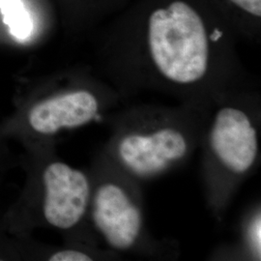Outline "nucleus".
Returning <instances> with one entry per match:
<instances>
[{
	"mask_svg": "<svg viewBox=\"0 0 261 261\" xmlns=\"http://www.w3.org/2000/svg\"><path fill=\"white\" fill-rule=\"evenodd\" d=\"M151 57L161 74L177 84H193L205 75L209 46L203 20L184 1L152 12L148 21Z\"/></svg>",
	"mask_w": 261,
	"mask_h": 261,
	"instance_id": "f257e3e1",
	"label": "nucleus"
},
{
	"mask_svg": "<svg viewBox=\"0 0 261 261\" xmlns=\"http://www.w3.org/2000/svg\"><path fill=\"white\" fill-rule=\"evenodd\" d=\"M44 215L48 224L68 229L83 218L89 198V183L83 172L54 163L44 172Z\"/></svg>",
	"mask_w": 261,
	"mask_h": 261,
	"instance_id": "f03ea898",
	"label": "nucleus"
},
{
	"mask_svg": "<svg viewBox=\"0 0 261 261\" xmlns=\"http://www.w3.org/2000/svg\"><path fill=\"white\" fill-rule=\"evenodd\" d=\"M215 154L237 173L252 167L257 154L256 132L240 110L226 108L218 112L210 135Z\"/></svg>",
	"mask_w": 261,
	"mask_h": 261,
	"instance_id": "7ed1b4c3",
	"label": "nucleus"
},
{
	"mask_svg": "<svg viewBox=\"0 0 261 261\" xmlns=\"http://www.w3.org/2000/svg\"><path fill=\"white\" fill-rule=\"evenodd\" d=\"M93 219L112 247L126 250L135 243L141 227L140 210L130 202L121 188L101 187L95 196Z\"/></svg>",
	"mask_w": 261,
	"mask_h": 261,
	"instance_id": "20e7f679",
	"label": "nucleus"
},
{
	"mask_svg": "<svg viewBox=\"0 0 261 261\" xmlns=\"http://www.w3.org/2000/svg\"><path fill=\"white\" fill-rule=\"evenodd\" d=\"M186 152L184 137L172 129H162L151 136H128L119 145L122 160L139 174L161 171L169 162L182 158Z\"/></svg>",
	"mask_w": 261,
	"mask_h": 261,
	"instance_id": "39448f33",
	"label": "nucleus"
},
{
	"mask_svg": "<svg viewBox=\"0 0 261 261\" xmlns=\"http://www.w3.org/2000/svg\"><path fill=\"white\" fill-rule=\"evenodd\" d=\"M98 103L87 91H75L39 103L29 112V123L40 134H55L61 128H75L94 119Z\"/></svg>",
	"mask_w": 261,
	"mask_h": 261,
	"instance_id": "423d86ee",
	"label": "nucleus"
},
{
	"mask_svg": "<svg viewBox=\"0 0 261 261\" xmlns=\"http://www.w3.org/2000/svg\"><path fill=\"white\" fill-rule=\"evenodd\" d=\"M0 11L13 36L19 40L29 37L33 22L21 0H0Z\"/></svg>",
	"mask_w": 261,
	"mask_h": 261,
	"instance_id": "0eeeda50",
	"label": "nucleus"
},
{
	"mask_svg": "<svg viewBox=\"0 0 261 261\" xmlns=\"http://www.w3.org/2000/svg\"><path fill=\"white\" fill-rule=\"evenodd\" d=\"M50 261H90L92 260L87 254L74 250H67L56 252L50 258Z\"/></svg>",
	"mask_w": 261,
	"mask_h": 261,
	"instance_id": "6e6552de",
	"label": "nucleus"
},
{
	"mask_svg": "<svg viewBox=\"0 0 261 261\" xmlns=\"http://www.w3.org/2000/svg\"><path fill=\"white\" fill-rule=\"evenodd\" d=\"M239 8L255 17L261 16V0H229Z\"/></svg>",
	"mask_w": 261,
	"mask_h": 261,
	"instance_id": "1a4fd4ad",
	"label": "nucleus"
}]
</instances>
